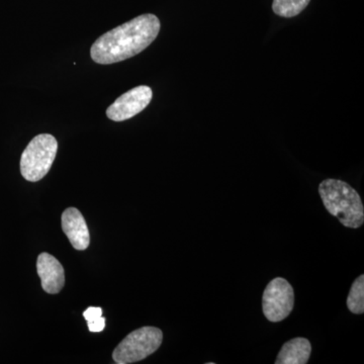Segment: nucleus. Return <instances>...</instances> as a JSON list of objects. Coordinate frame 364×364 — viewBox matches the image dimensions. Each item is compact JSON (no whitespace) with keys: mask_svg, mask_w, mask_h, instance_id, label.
Here are the masks:
<instances>
[{"mask_svg":"<svg viewBox=\"0 0 364 364\" xmlns=\"http://www.w3.org/2000/svg\"><path fill=\"white\" fill-rule=\"evenodd\" d=\"M161 23L155 14L136 16L104 33L90 48L91 59L97 64L119 63L140 54L159 35Z\"/></svg>","mask_w":364,"mask_h":364,"instance_id":"nucleus-1","label":"nucleus"},{"mask_svg":"<svg viewBox=\"0 0 364 364\" xmlns=\"http://www.w3.org/2000/svg\"><path fill=\"white\" fill-rule=\"evenodd\" d=\"M326 210L344 227L358 229L364 223V207L360 196L347 182L325 179L318 186Z\"/></svg>","mask_w":364,"mask_h":364,"instance_id":"nucleus-2","label":"nucleus"},{"mask_svg":"<svg viewBox=\"0 0 364 364\" xmlns=\"http://www.w3.org/2000/svg\"><path fill=\"white\" fill-rule=\"evenodd\" d=\"M58 142L51 134H40L28 143L21 158V173L26 181L37 182L51 169Z\"/></svg>","mask_w":364,"mask_h":364,"instance_id":"nucleus-3","label":"nucleus"},{"mask_svg":"<svg viewBox=\"0 0 364 364\" xmlns=\"http://www.w3.org/2000/svg\"><path fill=\"white\" fill-rule=\"evenodd\" d=\"M162 341L163 333L159 328L150 326L140 328L130 333L117 345L112 358L117 364L138 363L156 352Z\"/></svg>","mask_w":364,"mask_h":364,"instance_id":"nucleus-4","label":"nucleus"},{"mask_svg":"<svg viewBox=\"0 0 364 364\" xmlns=\"http://www.w3.org/2000/svg\"><path fill=\"white\" fill-rule=\"evenodd\" d=\"M294 291L291 284L277 277L267 284L262 296V311L269 322L279 323L293 312Z\"/></svg>","mask_w":364,"mask_h":364,"instance_id":"nucleus-5","label":"nucleus"},{"mask_svg":"<svg viewBox=\"0 0 364 364\" xmlns=\"http://www.w3.org/2000/svg\"><path fill=\"white\" fill-rule=\"evenodd\" d=\"M153 91L149 86L140 85L127 91L114 100L107 109V117L114 122L130 119L143 112L149 105Z\"/></svg>","mask_w":364,"mask_h":364,"instance_id":"nucleus-6","label":"nucleus"},{"mask_svg":"<svg viewBox=\"0 0 364 364\" xmlns=\"http://www.w3.org/2000/svg\"><path fill=\"white\" fill-rule=\"evenodd\" d=\"M37 272L46 293L58 294L65 284L64 268L59 260L49 253L40 254L37 260Z\"/></svg>","mask_w":364,"mask_h":364,"instance_id":"nucleus-7","label":"nucleus"},{"mask_svg":"<svg viewBox=\"0 0 364 364\" xmlns=\"http://www.w3.org/2000/svg\"><path fill=\"white\" fill-rule=\"evenodd\" d=\"M62 229L76 250L90 246V236L82 214L75 208H69L62 215Z\"/></svg>","mask_w":364,"mask_h":364,"instance_id":"nucleus-8","label":"nucleus"},{"mask_svg":"<svg viewBox=\"0 0 364 364\" xmlns=\"http://www.w3.org/2000/svg\"><path fill=\"white\" fill-rule=\"evenodd\" d=\"M311 353V342L303 337H296L284 344L275 364H306L310 360Z\"/></svg>","mask_w":364,"mask_h":364,"instance_id":"nucleus-9","label":"nucleus"},{"mask_svg":"<svg viewBox=\"0 0 364 364\" xmlns=\"http://www.w3.org/2000/svg\"><path fill=\"white\" fill-rule=\"evenodd\" d=\"M310 1L311 0H273L272 11L282 18H294L309 6Z\"/></svg>","mask_w":364,"mask_h":364,"instance_id":"nucleus-10","label":"nucleus"},{"mask_svg":"<svg viewBox=\"0 0 364 364\" xmlns=\"http://www.w3.org/2000/svg\"><path fill=\"white\" fill-rule=\"evenodd\" d=\"M347 308L355 315L364 313V275L355 279L352 284L348 298H347Z\"/></svg>","mask_w":364,"mask_h":364,"instance_id":"nucleus-11","label":"nucleus"},{"mask_svg":"<svg viewBox=\"0 0 364 364\" xmlns=\"http://www.w3.org/2000/svg\"><path fill=\"white\" fill-rule=\"evenodd\" d=\"M88 329L90 332L98 333L104 331L105 327V318L100 317L93 318V320L87 321Z\"/></svg>","mask_w":364,"mask_h":364,"instance_id":"nucleus-12","label":"nucleus"},{"mask_svg":"<svg viewBox=\"0 0 364 364\" xmlns=\"http://www.w3.org/2000/svg\"><path fill=\"white\" fill-rule=\"evenodd\" d=\"M102 308H95V306H90L87 310L83 313V317L85 318L86 321L93 320V318H97L102 317Z\"/></svg>","mask_w":364,"mask_h":364,"instance_id":"nucleus-13","label":"nucleus"}]
</instances>
